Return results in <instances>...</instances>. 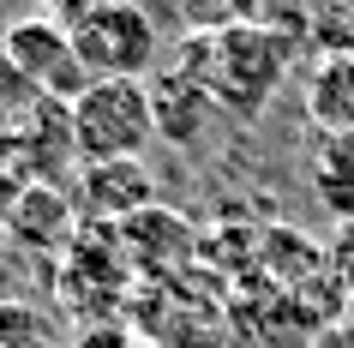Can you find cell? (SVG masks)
Returning a JSON list of instances; mask_svg holds the SVG:
<instances>
[{
	"label": "cell",
	"mask_w": 354,
	"mask_h": 348,
	"mask_svg": "<svg viewBox=\"0 0 354 348\" xmlns=\"http://www.w3.org/2000/svg\"><path fill=\"white\" fill-rule=\"evenodd\" d=\"M0 60L19 78H30L42 96H78L84 91V66L73 55V37L60 12H30V19H12L0 30Z\"/></svg>",
	"instance_id": "277c9868"
},
{
	"label": "cell",
	"mask_w": 354,
	"mask_h": 348,
	"mask_svg": "<svg viewBox=\"0 0 354 348\" xmlns=\"http://www.w3.org/2000/svg\"><path fill=\"white\" fill-rule=\"evenodd\" d=\"M73 217H78V204L66 199L55 181H30L19 199H12V210H6V222H12V235H19L24 246H66Z\"/></svg>",
	"instance_id": "9c48e42d"
},
{
	"label": "cell",
	"mask_w": 354,
	"mask_h": 348,
	"mask_svg": "<svg viewBox=\"0 0 354 348\" xmlns=\"http://www.w3.org/2000/svg\"><path fill=\"white\" fill-rule=\"evenodd\" d=\"M324 258H330V282L354 300V222H348V228H336V240H330V253H324Z\"/></svg>",
	"instance_id": "7c38bea8"
},
{
	"label": "cell",
	"mask_w": 354,
	"mask_h": 348,
	"mask_svg": "<svg viewBox=\"0 0 354 348\" xmlns=\"http://www.w3.org/2000/svg\"><path fill=\"white\" fill-rule=\"evenodd\" d=\"M168 60L205 84L216 114L259 120L264 102L282 91V78L295 66V42L270 30L264 19H246V24H228V30H187Z\"/></svg>",
	"instance_id": "6da1fadb"
},
{
	"label": "cell",
	"mask_w": 354,
	"mask_h": 348,
	"mask_svg": "<svg viewBox=\"0 0 354 348\" xmlns=\"http://www.w3.org/2000/svg\"><path fill=\"white\" fill-rule=\"evenodd\" d=\"M73 348H150V342H138V336H132L127 324H91Z\"/></svg>",
	"instance_id": "4fadbf2b"
},
{
	"label": "cell",
	"mask_w": 354,
	"mask_h": 348,
	"mask_svg": "<svg viewBox=\"0 0 354 348\" xmlns=\"http://www.w3.org/2000/svg\"><path fill=\"white\" fill-rule=\"evenodd\" d=\"M78 163H145L156 145V114H150V78H96L66 102Z\"/></svg>",
	"instance_id": "7a4b0ae2"
},
{
	"label": "cell",
	"mask_w": 354,
	"mask_h": 348,
	"mask_svg": "<svg viewBox=\"0 0 354 348\" xmlns=\"http://www.w3.org/2000/svg\"><path fill=\"white\" fill-rule=\"evenodd\" d=\"M42 336H48V324L30 306L0 300V348H42Z\"/></svg>",
	"instance_id": "8fae6325"
},
{
	"label": "cell",
	"mask_w": 354,
	"mask_h": 348,
	"mask_svg": "<svg viewBox=\"0 0 354 348\" xmlns=\"http://www.w3.org/2000/svg\"><path fill=\"white\" fill-rule=\"evenodd\" d=\"M313 192L342 228L354 222V138H318L313 156Z\"/></svg>",
	"instance_id": "30bf717a"
},
{
	"label": "cell",
	"mask_w": 354,
	"mask_h": 348,
	"mask_svg": "<svg viewBox=\"0 0 354 348\" xmlns=\"http://www.w3.org/2000/svg\"><path fill=\"white\" fill-rule=\"evenodd\" d=\"M114 235H120V253H127L145 276H150V271H162V276H168L174 264H187V258L198 253L192 228H187L180 217H174V210H162V204L138 210V217H132V222H120Z\"/></svg>",
	"instance_id": "52a82bcc"
},
{
	"label": "cell",
	"mask_w": 354,
	"mask_h": 348,
	"mask_svg": "<svg viewBox=\"0 0 354 348\" xmlns=\"http://www.w3.org/2000/svg\"><path fill=\"white\" fill-rule=\"evenodd\" d=\"M60 24L73 37L84 84H96V78H150L156 60H162V37H156V19L145 6H127V0L60 6Z\"/></svg>",
	"instance_id": "3957f363"
},
{
	"label": "cell",
	"mask_w": 354,
	"mask_h": 348,
	"mask_svg": "<svg viewBox=\"0 0 354 348\" xmlns=\"http://www.w3.org/2000/svg\"><path fill=\"white\" fill-rule=\"evenodd\" d=\"M306 120L318 138H354V55H318L306 78Z\"/></svg>",
	"instance_id": "ba28073f"
},
{
	"label": "cell",
	"mask_w": 354,
	"mask_h": 348,
	"mask_svg": "<svg viewBox=\"0 0 354 348\" xmlns=\"http://www.w3.org/2000/svg\"><path fill=\"white\" fill-rule=\"evenodd\" d=\"M73 204H78V217H84V222H109V228H120V222H132L138 210L156 204V181H150L145 163H91V168H78Z\"/></svg>",
	"instance_id": "5b68a950"
},
{
	"label": "cell",
	"mask_w": 354,
	"mask_h": 348,
	"mask_svg": "<svg viewBox=\"0 0 354 348\" xmlns=\"http://www.w3.org/2000/svg\"><path fill=\"white\" fill-rule=\"evenodd\" d=\"M150 114H156V138L162 145H198L205 138V120L216 109H210V96H205L198 78H187L174 60H162L150 73Z\"/></svg>",
	"instance_id": "8992f818"
}]
</instances>
